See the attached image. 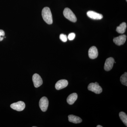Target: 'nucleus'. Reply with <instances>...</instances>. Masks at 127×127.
Here are the masks:
<instances>
[{"label":"nucleus","instance_id":"obj_4","mask_svg":"<svg viewBox=\"0 0 127 127\" xmlns=\"http://www.w3.org/2000/svg\"><path fill=\"white\" fill-rule=\"evenodd\" d=\"M49 102L47 98L43 97L41 98L39 101V106L41 111L46 112L47 110Z\"/></svg>","mask_w":127,"mask_h":127},{"label":"nucleus","instance_id":"obj_7","mask_svg":"<svg viewBox=\"0 0 127 127\" xmlns=\"http://www.w3.org/2000/svg\"><path fill=\"white\" fill-rule=\"evenodd\" d=\"M114 59L112 57H109L106 60L104 65V69L105 71H108L111 70L113 68L114 63Z\"/></svg>","mask_w":127,"mask_h":127},{"label":"nucleus","instance_id":"obj_13","mask_svg":"<svg viewBox=\"0 0 127 127\" xmlns=\"http://www.w3.org/2000/svg\"><path fill=\"white\" fill-rule=\"evenodd\" d=\"M68 121L73 123L78 124L81 123L82 119L78 116L73 115H70L68 116Z\"/></svg>","mask_w":127,"mask_h":127},{"label":"nucleus","instance_id":"obj_14","mask_svg":"<svg viewBox=\"0 0 127 127\" xmlns=\"http://www.w3.org/2000/svg\"><path fill=\"white\" fill-rule=\"evenodd\" d=\"M127 24L125 22H123L121 23L119 26L117 27L116 29V31L120 34H123L126 31V28H127Z\"/></svg>","mask_w":127,"mask_h":127},{"label":"nucleus","instance_id":"obj_9","mask_svg":"<svg viewBox=\"0 0 127 127\" xmlns=\"http://www.w3.org/2000/svg\"><path fill=\"white\" fill-rule=\"evenodd\" d=\"M68 84V82L66 79H61L58 81L56 85L55 88L57 90H61L65 88Z\"/></svg>","mask_w":127,"mask_h":127},{"label":"nucleus","instance_id":"obj_16","mask_svg":"<svg viewBox=\"0 0 127 127\" xmlns=\"http://www.w3.org/2000/svg\"><path fill=\"white\" fill-rule=\"evenodd\" d=\"M120 81L122 84L127 86V73L125 72L124 74L121 76Z\"/></svg>","mask_w":127,"mask_h":127},{"label":"nucleus","instance_id":"obj_3","mask_svg":"<svg viewBox=\"0 0 127 127\" xmlns=\"http://www.w3.org/2000/svg\"><path fill=\"white\" fill-rule=\"evenodd\" d=\"M88 89L89 91L93 92L96 94H100L102 91V88L96 82L95 83H90L88 85Z\"/></svg>","mask_w":127,"mask_h":127},{"label":"nucleus","instance_id":"obj_11","mask_svg":"<svg viewBox=\"0 0 127 127\" xmlns=\"http://www.w3.org/2000/svg\"><path fill=\"white\" fill-rule=\"evenodd\" d=\"M89 57L91 59H95L98 56V52L97 48L92 46L90 48L88 51Z\"/></svg>","mask_w":127,"mask_h":127},{"label":"nucleus","instance_id":"obj_5","mask_svg":"<svg viewBox=\"0 0 127 127\" xmlns=\"http://www.w3.org/2000/svg\"><path fill=\"white\" fill-rule=\"evenodd\" d=\"M10 107L14 110L18 111H21L25 109V104L23 102L20 101L12 103L10 105Z\"/></svg>","mask_w":127,"mask_h":127},{"label":"nucleus","instance_id":"obj_15","mask_svg":"<svg viewBox=\"0 0 127 127\" xmlns=\"http://www.w3.org/2000/svg\"><path fill=\"white\" fill-rule=\"evenodd\" d=\"M119 116L120 118L123 123L126 126H127V116L125 113L123 112H121L119 114Z\"/></svg>","mask_w":127,"mask_h":127},{"label":"nucleus","instance_id":"obj_8","mask_svg":"<svg viewBox=\"0 0 127 127\" xmlns=\"http://www.w3.org/2000/svg\"><path fill=\"white\" fill-rule=\"evenodd\" d=\"M127 39V36L122 35L117 37H115L113 39V42L116 45L121 46L124 44Z\"/></svg>","mask_w":127,"mask_h":127},{"label":"nucleus","instance_id":"obj_18","mask_svg":"<svg viewBox=\"0 0 127 127\" xmlns=\"http://www.w3.org/2000/svg\"><path fill=\"white\" fill-rule=\"evenodd\" d=\"M75 36H76V35L75 33L72 32V33H71L69 34L67 38L70 40H73V39H75Z\"/></svg>","mask_w":127,"mask_h":127},{"label":"nucleus","instance_id":"obj_21","mask_svg":"<svg viewBox=\"0 0 127 127\" xmlns=\"http://www.w3.org/2000/svg\"><path fill=\"white\" fill-rule=\"evenodd\" d=\"M126 1H127V0H126Z\"/></svg>","mask_w":127,"mask_h":127},{"label":"nucleus","instance_id":"obj_12","mask_svg":"<svg viewBox=\"0 0 127 127\" xmlns=\"http://www.w3.org/2000/svg\"><path fill=\"white\" fill-rule=\"evenodd\" d=\"M77 94L76 93L71 94L68 96V97L67 99V101L68 104L70 105H72L76 101V100L77 99Z\"/></svg>","mask_w":127,"mask_h":127},{"label":"nucleus","instance_id":"obj_1","mask_svg":"<svg viewBox=\"0 0 127 127\" xmlns=\"http://www.w3.org/2000/svg\"><path fill=\"white\" fill-rule=\"evenodd\" d=\"M42 15L44 21L48 25L53 23L52 14L51 10L48 7H45L42 10Z\"/></svg>","mask_w":127,"mask_h":127},{"label":"nucleus","instance_id":"obj_17","mask_svg":"<svg viewBox=\"0 0 127 127\" xmlns=\"http://www.w3.org/2000/svg\"><path fill=\"white\" fill-rule=\"evenodd\" d=\"M60 39L63 42H66L67 41V37L65 34H61L60 35Z\"/></svg>","mask_w":127,"mask_h":127},{"label":"nucleus","instance_id":"obj_20","mask_svg":"<svg viewBox=\"0 0 127 127\" xmlns=\"http://www.w3.org/2000/svg\"><path fill=\"white\" fill-rule=\"evenodd\" d=\"M102 126H101V125H98L97 126V127H102Z\"/></svg>","mask_w":127,"mask_h":127},{"label":"nucleus","instance_id":"obj_10","mask_svg":"<svg viewBox=\"0 0 127 127\" xmlns=\"http://www.w3.org/2000/svg\"><path fill=\"white\" fill-rule=\"evenodd\" d=\"M87 15L89 18L93 20H101L103 17L102 14H98L95 12L92 11H89L87 12Z\"/></svg>","mask_w":127,"mask_h":127},{"label":"nucleus","instance_id":"obj_6","mask_svg":"<svg viewBox=\"0 0 127 127\" xmlns=\"http://www.w3.org/2000/svg\"><path fill=\"white\" fill-rule=\"evenodd\" d=\"M32 79L34 87L35 88L39 87L43 83V81L41 78L40 75L37 73H35L33 75Z\"/></svg>","mask_w":127,"mask_h":127},{"label":"nucleus","instance_id":"obj_2","mask_svg":"<svg viewBox=\"0 0 127 127\" xmlns=\"http://www.w3.org/2000/svg\"><path fill=\"white\" fill-rule=\"evenodd\" d=\"M63 14L64 17L69 21L73 22H76L77 19L76 16L69 8H65L64 10Z\"/></svg>","mask_w":127,"mask_h":127},{"label":"nucleus","instance_id":"obj_19","mask_svg":"<svg viewBox=\"0 0 127 127\" xmlns=\"http://www.w3.org/2000/svg\"><path fill=\"white\" fill-rule=\"evenodd\" d=\"M4 36V32L3 30H0V41H1L3 40Z\"/></svg>","mask_w":127,"mask_h":127}]
</instances>
